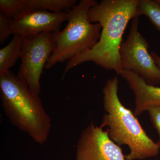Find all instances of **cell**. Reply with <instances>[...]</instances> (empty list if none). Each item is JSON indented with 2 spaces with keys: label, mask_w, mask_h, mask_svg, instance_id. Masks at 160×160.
<instances>
[{
  "label": "cell",
  "mask_w": 160,
  "mask_h": 160,
  "mask_svg": "<svg viewBox=\"0 0 160 160\" xmlns=\"http://www.w3.org/2000/svg\"><path fill=\"white\" fill-rule=\"evenodd\" d=\"M76 0H18L19 14L32 10H48L52 12L66 11L78 4Z\"/></svg>",
  "instance_id": "obj_10"
},
{
  "label": "cell",
  "mask_w": 160,
  "mask_h": 160,
  "mask_svg": "<svg viewBox=\"0 0 160 160\" xmlns=\"http://www.w3.org/2000/svg\"><path fill=\"white\" fill-rule=\"evenodd\" d=\"M156 2H157L158 3L160 4V0H156Z\"/></svg>",
  "instance_id": "obj_17"
},
{
  "label": "cell",
  "mask_w": 160,
  "mask_h": 160,
  "mask_svg": "<svg viewBox=\"0 0 160 160\" xmlns=\"http://www.w3.org/2000/svg\"><path fill=\"white\" fill-rule=\"evenodd\" d=\"M139 17L132 21L129 35L119 50L123 70L132 72L152 86L160 84V69L149 54V43L138 29Z\"/></svg>",
  "instance_id": "obj_5"
},
{
  "label": "cell",
  "mask_w": 160,
  "mask_h": 160,
  "mask_svg": "<svg viewBox=\"0 0 160 160\" xmlns=\"http://www.w3.org/2000/svg\"><path fill=\"white\" fill-rule=\"evenodd\" d=\"M2 106L10 122L43 145L49 138L51 120L39 96L10 70L0 75Z\"/></svg>",
  "instance_id": "obj_3"
},
{
  "label": "cell",
  "mask_w": 160,
  "mask_h": 160,
  "mask_svg": "<svg viewBox=\"0 0 160 160\" xmlns=\"http://www.w3.org/2000/svg\"><path fill=\"white\" fill-rule=\"evenodd\" d=\"M15 8L16 12L17 14L18 15L17 10L16 7V0H15Z\"/></svg>",
  "instance_id": "obj_16"
},
{
  "label": "cell",
  "mask_w": 160,
  "mask_h": 160,
  "mask_svg": "<svg viewBox=\"0 0 160 160\" xmlns=\"http://www.w3.org/2000/svg\"><path fill=\"white\" fill-rule=\"evenodd\" d=\"M22 38L13 34L11 42L0 49V75L13 67L21 58L22 52Z\"/></svg>",
  "instance_id": "obj_11"
},
{
  "label": "cell",
  "mask_w": 160,
  "mask_h": 160,
  "mask_svg": "<svg viewBox=\"0 0 160 160\" xmlns=\"http://www.w3.org/2000/svg\"><path fill=\"white\" fill-rule=\"evenodd\" d=\"M22 40V63L17 76L33 94L39 96L41 75L56 47L53 32H45Z\"/></svg>",
  "instance_id": "obj_6"
},
{
  "label": "cell",
  "mask_w": 160,
  "mask_h": 160,
  "mask_svg": "<svg viewBox=\"0 0 160 160\" xmlns=\"http://www.w3.org/2000/svg\"><path fill=\"white\" fill-rule=\"evenodd\" d=\"M67 17L66 11L55 12L46 10H27L12 18L13 34L30 38L45 32L60 31L63 22L67 21Z\"/></svg>",
  "instance_id": "obj_8"
},
{
  "label": "cell",
  "mask_w": 160,
  "mask_h": 160,
  "mask_svg": "<svg viewBox=\"0 0 160 160\" xmlns=\"http://www.w3.org/2000/svg\"><path fill=\"white\" fill-rule=\"evenodd\" d=\"M148 111L152 123L158 134L159 140L158 143L160 149V105L152 106Z\"/></svg>",
  "instance_id": "obj_14"
},
{
  "label": "cell",
  "mask_w": 160,
  "mask_h": 160,
  "mask_svg": "<svg viewBox=\"0 0 160 160\" xmlns=\"http://www.w3.org/2000/svg\"><path fill=\"white\" fill-rule=\"evenodd\" d=\"M12 18L4 12H0V44L6 41L11 34H13L12 23Z\"/></svg>",
  "instance_id": "obj_13"
},
{
  "label": "cell",
  "mask_w": 160,
  "mask_h": 160,
  "mask_svg": "<svg viewBox=\"0 0 160 160\" xmlns=\"http://www.w3.org/2000/svg\"><path fill=\"white\" fill-rule=\"evenodd\" d=\"M94 0H81L67 10V25L62 31L53 32L56 47L45 69H49L89 51L99 40L102 26L89 22L88 12Z\"/></svg>",
  "instance_id": "obj_4"
},
{
  "label": "cell",
  "mask_w": 160,
  "mask_h": 160,
  "mask_svg": "<svg viewBox=\"0 0 160 160\" xmlns=\"http://www.w3.org/2000/svg\"><path fill=\"white\" fill-rule=\"evenodd\" d=\"M128 83L129 88L134 92V114L139 116L152 106L160 105V87L147 84L137 75L125 71L121 75Z\"/></svg>",
  "instance_id": "obj_9"
},
{
  "label": "cell",
  "mask_w": 160,
  "mask_h": 160,
  "mask_svg": "<svg viewBox=\"0 0 160 160\" xmlns=\"http://www.w3.org/2000/svg\"><path fill=\"white\" fill-rule=\"evenodd\" d=\"M142 15L149 18L155 27L160 31V4L156 0H138L136 17Z\"/></svg>",
  "instance_id": "obj_12"
},
{
  "label": "cell",
  "mask_w": 160,
  "mask_h": 160,
  "mask_svg": "<svg viewBox=\"0 0 160 160\" xmlns=\"http://www.w3.org/2000/svg\"><path fill=\"white\" fill-rule=\"evenodd\" d=\"M138 0H103L95 1L88 12L91 23L102 26L99 40L89 51L69 60L62 80L70 69L82 63L92 62L106 70H114L122 75L119 50L124 31L129 21L136 17Z\"/></svg>",
  "instance_id": "obj_1"
},
{
  "label": "cell",
  "mask_w": 160,
  "mask_h": 160,
  "mask_svg": "<svg viewBox=\"0 0 160 160\" xmlns=\"http://www.w3.org/2000/svg\"><path fill=\"white\" fill-rule=\"evenodd\" d=\"M150 55H151L152 58L153 59V61H154L155 63L156 64V65H157L158 67L160 69V57L155 52H153L150 53Z\"/></svg>",
  "instance_id": "obj_15"
},
{
  "label": "cell",
  "mask_w": 160,
  "mask_h": 160,
  "mask_svg": "<svg viewBox=\"0 0 160 160\" xmlns=\"http://www.w3.org/2000/svg\"><path fill=\"white\" fill-rule=\"evenodd\" d=\"M118 79H109L103 89L104 110L100 126L108 127L110 138L119 146L126 145L130 152L126 160L143 159L157 155L158 142L147 135L137 117L122 104L118 96Z\"/></svg>",
  "instance_id": "obj_2"
},
{
  "label": "cell",
  "mask_w": 160,
  "mask_h": 160,
  "mask_svg": "<svg viewBox=\"0 0 160 160\" xmlns=\"http://www.w3.org/2000/svg\"><path fill=\"white\" fill-rule=\"evenodd\" d=\"M76 160H126L119 145L110 138L108 130L93 123L85 128L76 145Z\"/></svg>",
  "instance_id": "obj_7"
}]
</instances>
